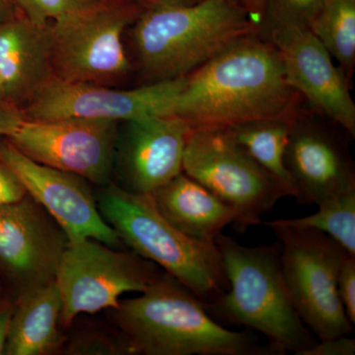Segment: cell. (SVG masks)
Masks as SVG:
<instances>
[{
    "instance_id": "cell-8",
    "label": "cell",
    "mask_w": 355,
    "mask_h": 355,
    "mask_svg": "<svg viewBox=\"0 0 355 355\" xmlns=\"http://www.w3.org/2000/svg\"><path fill=\"white\" fill-rule=\"evenodd\" d=\"M183 172L234 210L239 232L263 223L261 216L291 197L229 135L226 128H196L187 139Z\"/></svg>"
},
{
    "instance_id": "cell-30",
    "label": "cell",
    "mask_w": 355,
    "mask_h": 355,
    "mask_svg": "<svg viewBox=\"0 0 355 355\" xmlns=\"http://www.w3.org/2000/svg\"><path fill=\"white\" fill-rule=\"evenodd\" d=\"M144 6L148 7H167V6H193L202 0H137Z\"/></svg>"
},
{
    "instance_id": "cell-16",
    "label": "cell",
    "mask_w": 355,
    "mask_h": 355,
    "mask_svg": "<svg viewBox=\"0 0 355 355\" xmlns=\"http://www.w3.org/2000/svg\"><path fill=\"white\" fill-rule=\"evenodd\" d=\"M116 139V158L121 188L153 195L183 172V157L191 128L175 114L125 121Z\"/></svg>"
},
{
    "instance_id": "cell-21",
    "label": "cell",
    "mask_w": 355,
    "mask_h": 355,
    "mask_svg": "<svg viewBox=\"0 0 355 355\" xmlns=\"http://www.w3.org/2000/svg\"><path fill=\"white\" fill-rule=\"evenodd\" d=\"M308 29L352 80L355 67V0H326Z\"/></svg>"
},
{
    "instance_id": "cell-10",
    "label": "cell",
    "mask_w": 355,
    "mask_h": 355,
    "mask_svg": "<svg viewBox=\"0 0 355 355\" xmlns=\"http://www.w3.org/2000/svg\"><path fill=\"white\" fill-rule=\"evenodd\" d=\"M186 76L128 90L100 84L69 83L53 76L21 110L26 120L32 121L83 118L125 123L167 116L173 114Z\"/></svg>"
},
{
    "instance_id": "cell-6",
    "label": "cell",
    "mask_w": 355,
    "mask_h": 355,
    "mask_svg": "<svg viewBox=\"0 0 355 355\" xmlns=\"http://www.w3.org/2000/svg\"><path fill=\"white\" fill-rule=\"evenodd\" d=\"M144 9L103 0L46 25L53 76L69 83L109 85L132 69L123 34Z\"/></svg>"
},
{
    "instance_id": "cell-34",
    "label": "cell",
    "mask_w": 355,
    "mask_h": 355,
    "mask_svg": "<svg viewBox=\"0 0 355 355\" xmlns=\"http://www.w3.org/2000/svg\"><path fill=\"white\" fill-rule=\"evenodd\" d=\"M4 299H8L6 297V294H4L3 287H2L1 284H0V302L3 301ZM10 300V299H9Z\"/></svg>"
},
{
    "instance_id": "cell-18",
    "label": "cell",
    "mask_w": 355,
    "mask_h": 355,
    "mask_svg": "<svg viewBox=\"0 0 355 355\" xmlns=\"http://www.w3.org/2000/svg\"><path fill=\"white\" fill-rule=\"evenodd\" d=\"M150 196L163 218L195 241L216 244L224 228L236 221L234 210L184 172Z\"/></svg>"
},
{
    "instance_id": "cell-25",
    "label": "cell",
    "mask_w": 355,
    "mask_h": 355,
    "mask_svg": "<svg viewBox=\"0 0 355 355\" xmlns=\"http://www.w3.org/2000/svg\"><path fill=\"white\" fill-rule=\"evenodd\" d=\"M338 293L345 314L355 323V257L349 256L343 261L338 279Z\"/></svg>"
},
{
    "instance_id": "cell-19",
    "label": "cell",
    "mask_w": 355,
    "mask_h": 355,
    "mask_svg": "<svg viewBox=\"0 0 355 355\" xmlns=\"http://www.w3.org/2000/svg\"><path fill=\"white\" fill-rule=\"evenodd\" d=\"M62 300L55 282L15 301L6 355H49L64 338L58 329Z\"/></svg>"
},
{
    "instance_id": "cell-29",
    "label": "cell",
    "mask_w": 355,
    "mask_h": 355,
    "mask_svg": "<svg viewBox=\"0 0 355 355\" xmlns=\"http://www.w3.org/2000/svg\"><path fill=\"white\" fill-rule=\"evenodd\" d=\"M14 306H15V302L9 299H4L0 302V355L4 354V352H6Z\"/></svg>"
},
{
    "instance_id": "cell-31",
    "label": "cell",
    "mask_w": 355,
    "mask_h": 355,
    "mask_svg": "<svg viewBox=\"0 0 355 355\" xmlns=\"http://www.w3.org/2000/svg\"><path fill=\"white\" fill-rule=\"evenodd\" d=\"M237 1L246 9L254 20L261 25L263 17V0H237Z\"/></svg>"
},
{
    "instance_id": "cell-27",
    "label": "cell",
    "mask_w": 355,
    "mask_h": 355,
    "mask_svg": "<svg viewBox=\"0 0 355 355\" xmlns=\"http://www.w3.org/2000/svg\"><path fill=\"white\" fill-rule=\"evenodd\" d=\"M26 196L27 193L20 180L0 161V205L18 202Z\"/></svg>"
},
{
    "instance_id": "cell-1",
    "label": "cell",
    "mask_w": 355,
    "mask_h": 355,
    "mask_svg": "<svg viewBox=\"0 0 355 355\" xmlns=\"http://www.w3.org/2000/svg\"><path fill=\"white\" fill-rule=\"evenodd\" d=\"M304 99L289 85L279 51L260 31L186 76L173 114L196 128H228L291 116Z\"/></svg>"
},
{
    "instance_id": "cell-22",
    "label": "cell",
    "mask_w": 355,
    "mask_h": 355,
    "mask_svg": "<svg viewBox=\"0 0 355 355\" xmlns=\"http://www.w3.org/2000/svg\"><path fill=\"white\" fill-rule=\"evenodd\" d=\"M318 207L319 210L311 216L284 220L324 233L355 257V191L326 200Z\"/></svg>"
},
{
    "instance_id": "cell-24",
    "label": "cell",
    "mask_w": 355,
    "mask_h": 355,
    "mask_svg": "<svg viewBox=\"0 0 355 355\" xmlns=\"http://www.w3.org/2000/svg\"><path fill=\"white\" fill-rule=\"evenodd\" d=\"M326 0H263V21L298 27H309Z\"/></svg>"
},
{
    "instance_id": "cell-12",
    "label": "cell",
    "mask_w": 355,
    "mask_h": 355,
    "mask_svg": "<svg viewBox=\"0 0 355 355\" xmlns=\"http://www.w3.org/2000/svg\"><path fill=\"white\" fill-rule=\"evenodd\" d=\"M67 235L29 195L0 205V284L15 302L55 282Z\"/></svg>"
},
{
    "instance_id": "cell-7",
    "label": "cell",
    "mask_w": 355,
    "mask_h": 355,
    "mask_svg": "<svg viewBox=\"0 0 355 355\" xmlns=\"http://www.w3.org/2000/svg\"><path fill=\"white\" fill-rule=\"evenodd\" d=\"M280 244V263L289 297L308 330L317 338L352 335L349 321L338 293L345 249L328 235L298 227L284 219L263 222Z\"/></svg>"
},
{
    "instance_id": "cell-2",
    "label": "cell",
    "mask_w": 355,
    "mask_h": 355,
    "mask_svg": "<svg viewBox=\"0 0 355 355\" xmlns=\"http://www.w3.org/2000/svg\"><path fill=\"white\" fill-rule=\"evenodd\" d=\"M113 310L128 354L270 355L248 331L224 328L183 284L162 272L146 291Z\"/></svg>"
},
{
    "instance_id": "cell-13",
    "label": "cell",
    "mask_w": 355,
    "mask_h": 355,
    "mask_svg": "<svg viewBox=\"0 0 355 355\" xmlns=\"http://www.w3.org/2000/svg\"><path fill=\"white\" fill-rule=\"evenodd\" d=\"M118 125L95 119H25L7 139L36 162L107 186L116 158Z\"/></svg>"
},
{
    "instance_id": "cell-28",
    "label": "cell",
    "mask_w": 355,
    "mask_h": 355,
    "mask_svg": "<svg viewBox=\"0 0 355 355\" xmlns=\"http://www.w3.org/2000/svg\"><path fill=\"white\" fill-rule=\"evenodd\" d=\"M24 120L19 107L12 103L0 105V137H10Z\"/></svg>"
},
{
    "instance_id": "cell-11",
    "label": "cell",
    "mask_w": 355,
    "mask_h": 355,
    "mask_svg": "<svg viewBox=\"0 0 355 355\" xmlns=\"http://www.w3.org/2000/svg\"><path fill=\"white\" fill-rule=\"evenodd\" d=\"M347 130L305 101L294 114L284 165L302 205H320L355 191Z\"/></svg>"
},
{
    "instance_id": "cell-5",
    "label": "cell",
    "mask_w": 355,
    "mask_h": 355,
    "mask_svg": "<svg viewBox=\"0 0 355 355\" xmlns=\"http://www.w3.org/2000/svg\"><path fill=\"white\" fill-rule=\"evenodd\" d=\"M97 200L105 221L133 253L153 261L205 303L214 304L228 288L216 244L182 234L159 214L150 195H137L108 184Z\"/></svg>"
},
{
    "instance_id": "cell-14",
    "label": "cell",
    "mask_w": 355,
    "mask_h": 355,
    "mask_svg": "<svg viewBox=\"0 0 355 355\" xmlns=\"http://www.w3.org/2000/svg\"><path fill=\"white\" fill-rule=\"evenodd\" d=\"M260 33L279 51L289 85L311 108L355 137L350 80L308 28L263 21Z\"/></svg>"
},
{
    "instance_id": "cell-3",
    "label": "cell",
    "mask_w": 355,
    "mask_h": 355,
    "mask_svg": "<svg viewBox=\"0 0 355 355\" xmlns=\"http://www.w3.org/2000/svg\"><path fill=\"white\" fill-rule=\"evenodd\" d=\"M132 26L133 58L146 83L188 76L231 44L260 31L237 0L148 7Z\"/></svg>"
},
{
    "instance_id": "cell-15",
    "label": "cell",
    "mask_w": 355,
    "mask_h": 355,
    "mask_svg": "<svg viewBox=\"0 0 355 355\" xmlns=\"http://www.w3.org/2000/svg\"><path fill=\"white\" fill-rule=\"evenodd\" d=\"M0 161L10 168L26 193L57 222L69 244L94 239L120 249L123 243L98 209L83 178L36 162L0 137Z\"/></svg>"
},
{
    "instance_id": "cell-17",
    "label": "cell",
    "mask_w": 355,
    "mask_h": 355,
    "mask_svg": "<svg viewBox=\"0 0 355 355\" xmlns=\"http://www.w3.org/2000/svg\"><path fill=\"white\" fill-rule=\"evenodd\" d=\"M53 76L46 26L20 13L0 23V78L8 101L22 109Z\"/></svg>"
},
{
    "instance_id": "cell-9",
    "label": "cell",
    "mask_w": 355,
    "mask_h": 355,
    "mask_svg": "<svg viewBox=\"0 0 355 355\" xmlns=\"http://www.w3.org/2000/svg\"><path fill=\"white\" fill-rule=\"evenodd\" d=\"M153 261L94 239L67 245L55 284L62 300L60 326L69 327L80 314L114 309L121 296L142 293L162 273Z\"/></svg>"
},
{
    "instance_id": "cell-32",
    "label": "cell",
    "mask_w": 355,
    "mask_h": 355,
    "mask_svg": "<svg viewBox=\"0 0 355 355\" xmlns=\"http://www.w3.org/2000/svg\"><path fill=\"white\" fill-rule=\"evenodd\" d=\"M17 14L19 12L11 0H0V23L15 17Z\"/></svg>"
},
{
    "instance_id": "cell-20",
    "label": "cell",
    "mask_w": 355,
    "mask_h": 355,
    "mask_svg": "<svg viewBox=\"0 0 355 355\" xmlns=\"http://www.w3.org/2000/svg\"><path fill=\"white\" fill-rule=\"evenodd\" d=\"M294 114L246 121L226 130L259 165L286 187L291 198H296L295 189L284 165V153Z\"/></svg>"
},
{
    "instance_id": "cell-26",
    "label": "cell",
    "mask_w": 355,
    "mask_h": 355,
    "mask_svg": "<svg viewBox=\"0 0 355 355\" xmlns=\"http://www.w3.org/2000/svg\"><path fill=\"white\" fill-rule=\"evenodd\" d=\"M355 340L350 335L321 338L302 355H354Z\"/></svg>"
},
{
    "instance_id": "cell-4",
    "label": "cell",
    "mask_w": 355,
    "mask_h": 355,
    "mask_svg": "<svg viewBox=\"0 0 355 355\" xmlns=\"http://www.w3.org/2000/svg\"><path fill=\"white\" fill-rule=\"evenodd\" d=\"M228 288L209 313L263 334L272 354L302 355L315 343L292 304L280 263V244L247 247L231 236L216 240Z\"/></svg>"
},
{
    "instance_id": "cell-33",
    "label": "cell",
    "mask_w": 355,
    "mask_h": 355,
    "mask_svg": "<svg viewBox=\"0 0 355 355\" xmlns=\"http://www.w3.org/2000/svg\"><path fill=\"white\" fill-rule=\"evenodd\" d=\"M6 103H10L8 101L7 98L6 89H4L3 83H2L1 78H0V105L6 104Z\"/></svg>"
},
{
    "instance_id": "cell-23",
    "label": "cell",
    "mask_w": 355,
    "mask_h": 355,
    "mask_svg": "<svg viewBox=\"0 0 355 355\" xmlns=\"http://www.w3.org/2000/svg\"><path fill=\"white\" fill-rule=\"evenodd\" d=\"M18 12L35 25L44 27L51 21L93 6L103 0H11Z\"/></svg>"
}]
</instances>
